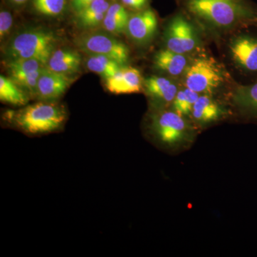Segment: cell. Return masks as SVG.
<instances>
[{"label": "cell", "instance_id": "cell-9", "mask_svg": "<svg viewBox=\"0 0 257 257\" xmlns=\"http://www.w3.org/2000/svg\"><path fill=\"white\" fill-rule=\"evenodd\" d=\"M73 81L70 76L56 73L45 67L39 78L36 99L57 102Z\"/></svg>", "mask_w": 257, "mask_h": 257}, {"label": "cell", "instance_id": "cell-17", "mask_svg": "<svg viewBox=\"0 0 257 257\" xmlns=\"http://www.w3.org/2000/svg\"><path fill=\"white\" fill-rule=\"evenodd\" d=\"M110 5L108 0H94L87 8L77 13V25L86 30L102 25Z\"/></svg>", "mask_w": 257, "mask_h": 257}, {"label": "cell", "instance_id": "cell-10", "mask_svg": "<svg viewBox=\"0 0 257 257\" xmlns=\"http://www.w3.org/2000/svg\"><path fill=\"white\" fill-rule=\"evenodd\" d=\"M157 28L158 20L155 12L145 9L130 17L126 32L133 41L146 44L155 36Z\"/></svg>", "mask_w": 257, "mask_h": 257}, {"label": "cell", "instance_id": "cell-24", "mask_svg": "<svg viewBox=\"0 0 257 257\" xmlns=\"http://www.w3.org/2000/svg\"><path fill=\"white\" fill-rule=\"evenodd\" d=\"M13 19L11 13L7 10H2L0 13V38L1 41L9 35L13 27Z\"/></svg>", "mask_w": 257, "mask_h": 257}, {"label": "cell", "instance_id": "cell-8", "mask_svg": "<svg viewBox=\"0 0 257 257\" xmlns=\"http://www.w3.org/2000/svg\"><path fill=\"white\" fill-rule=\"evenodd\" d=\"M165 42L166 48L182 55L195 50L199 43L192 24L182 15L175 17L167 25Z\"/></svg>", "mask_w": 257, "mask_h": 257}, {"label": "cell", "instance_id": "cell-20", "mask_svg": "<svg viewBox=\"0 0 257 257\" xmlns=\"http://www.w3.org/2000/svg\"><path fill=\"white\" fill-rule=\"evenodd\" d=\"M30 96L18 84L5 76H0V100L15 106H24L30 100Z\"/></svg>", "mask_w": 257, "mask_h": 257}, {"label": "cell", "instance_id": "cell-27", "mask_svg": "<svg viewBox=\"0 0 257 257\" xmlns=\"http://www.w3.org/2000/svg\"><path fill=\"white\" fill-rule=\"evenodd\" d=\"M10 1L13 4L20 5L25 4L26 2H28V0H10Z\"/></svg>", "mask_w": 257, "mask_h": 257}, {"label": "cell", "instance_id": "cell-5", "mask_svg": "<svg viewBox=\"0 0 257 257\" xmlns=\"http://www.w3.org/2000/svg\"><path fill=\"white\" fill-rule=\"evenodd\" d=\"M226 76L220 64L214 59L198 57L186 69L184 85L199 94L209 95L224 84Z\"/></svg>", "mask_w": 257, "mask_h": 257}, {"label": "cell", "instance_id": "cell-21", "mask_svg": "<svg viewBox=\"0 0 257 257\" xmlns=\"http://www.w3.org/2000/svg\"><path fill=\"white\" fill-rule=\"evenodd\" d=\"M85 65L91 72L99 74L104 80L114 76L122 66L117 62L103 55H88Z\"/></svg>", "mask_w": 257, "mask_h": 257}, {"label": "cell", "instance_id": "cell-26", "mask_svg": "<svg viewBox=\"0 0 257 257\" xmlns=\"http://www.w3.org/2000/svg\"><path fill=\"white\" fill-rule=\"evenodd\" d=\"M94 1V0H71L74 10L77 13L87 8Z\"/></svg>", "mask_w": 257, "mask_h": 257}, {"label": "cell", "instance_id": "cell-18", "mask_svg": "<svg viewBox=\"0 0 257 257\" xmlns=\"http://www.w3.org/2000/svg\"><path fill=\"white\" fill-rule=\"evenodd\" d=\"M236 106L248 117L257 120V80L248 85H239L233 93Z\"/></svg>", "mask_w": 257, "mask_h": 257}, {"label": "cell", "instance_id": "cell-7", "mask_svg": "<svg viewBox=\"0 0 257 257\" xmlns=\"http://www.w3.org/2000/svg\"><path fill=\"white\" fill-rule=\"evenodd\" d=\"M7 70L10 79L18 84L30 96L36 99L37 84L45 64L35 59H15L8 60Z\"/></svg>", "mask_w": 257, "mask_h": 257}, {"label": "cell", "instance_id": "cell-3", "mask_svg": "<svg viewBox=\"0 0 257 257\" xmlns=\"http://www.w3.org/2000/svg\"><path fill=\"white\" fill-rule=\"evenodd\" d=\"M57 41L58 39L55 32L48 29H27L11 39L5 53L8 60L35 59L47 65Z\"/></svg>", "mask_w": 257, "mask_h": 257}, {"label": "cell", "instance_id": "cell-22", "mask_svg": "<svg viewBox=\"0 0 257 257\" xmlns=\"http://www.w3.org/2000/svg\"><path fill=\"white\" fill-rule=\"evenodd\" d=\"M199 96V93L187 87L178 91L172 104L173 111L183 116L190 115Z\"/></svg>", "mask_w": 257, "mask_h": 257}, {"label": "cell", "instance_id": "cell-12", "mask_svg": "<svg viewBox=\"0 0 257 257\" xmlns=\"http://www.w3.org/2000/svg\"><path fill=\"white\" fill-rule=\"evenodd\" d=\"M104 81L106 89L113 94L138 93L144 87V79L140 70L126 66L121 67L114 76Z\"/></svg>", "mask_w": 257, "mask_h": 257}, {"label": "cell", "instance_id": "cell-19", "mask_svg": "<svg viewBox=\"0 0 257 257\" xmlns=\"http://www.w3.org/2000/svg\"><path fill=\"white\" fill-rule=\"evenodd\" d=\"M130 17L126 7L120 3H113L104 17L103 28L111 35L122 34L126 31Z\"/></svg>", "mask_w": 257, "mask_h": 257}, {"label": "cell", "instance_id": "cell-13", "mask_svg": "<svg viewBox=\"0 0 257 257\" xmlns=\"http://www.w3.org/2000/svg\"><path fill=\"white\" fill-rule=\"evenodd\" d=\"M144 88L147 95L158 107L172 104L178 92V88L171 79L152 76L144 79Z\"/></svg>", "mask_w": 257, "mask_h": 257}, {"label": "cell", "instance_id": "cell-23", "mask_svg": "<svg viewBox=\"0 0 257 257\" xmlns=\"http://www.w3.org/2000/svg\"><path fill=\"white\" fill-rule=\"evenodd\" d=\"M32 6L38 14L57 17L63 14L67 0H32Z\"/></svg>", "mask_w": 257, "mask_h": 257}, {"label": "cell", "instance_id": "cell-16", "mask_svg": "<svg viewBox=\"0 0 257 257\" xmlns=\"http://www.w3.org/2000/svg\"><path fill=\"white\" fill-rule=\"evenodd\" d=\"M224 114L222 107L208 94L199 96L191 113L193 119L202 124L217 121Z\"/></svg>", "mask_w": 257, "mask_h": 257}, {"label": "cell", "instance_id": "cell-14", "mask_svg": "<svg viewBox=\"0 0 257 257\" xmlns=\"http://www.w3.org/2000/svg\"><path fill=\"white\" fill-rule=\"evenodd\" d=\"M82 57L79 52L69 49H60L51 55L46 67L56 73L71 76L80 69Z\"/></svg>", "mask_w": 257, "mask_h": 257}, {"label": "cell", "instance_id": "cell-15", "mask_svg": "<svg viewBox=\"0 0 257 257\" xmlns=\"http://www.w3.org/2000/svg\"><path fill=\"white\" fill-rule=\"evenodd\" d=\"M153 62L157 69L172 76L183 73L189 65L185 55L172 52L167 48L157 52Z\"/></svg>", "mask_w": 257, "mask_h": 257}, {"label": "cell", "instance_id": "cell-1", "mask_svg": "<svg viewBox=\"0 0 257 257\" xmlns=\"http://www.w3.org/2000/svg\"><path fill=\"white\" fill-rule=\"evenodd\" d=\"M4 119L23 133L38 136L60 131L67 121V112L65 107L57 102L39 101L18 110H8Z\"/></svg>", "mask_w": 257, "mask_h": 257}, {"label": "cell", "instance_id": "cell-25", "mask_svg": "<svg viewBox=\"0 0 257 257\" xmlns=\"http://www.w3.org/2000/svg\"><path fill=\"white\" fill-rule=\"evenodd\" d=\"M121 4L126 8L133 10H145L150 0H121Z\"/></svg>", "mask_w": 257, "mask_h": 257}, {"label": "cell", "instance_id": "cell-4", "mask_svg": "<svg viewBox=\"0 0 257 257\" xmlns=\"http://www.w3.org/2000/svg\"><path fill=\"white\" fill-rule=\"evenodd\" d=\"M150 130L162 146L176 148L192 140V128L184 116L175 111H159L151 116Z\"/></svg>", "mask_w": 257, "mask_h": 257}, {"label": "cell", "instance_id": "cell-11", "mask_svg": "<svg viewBox=\"0 0 257 257\" xmlns=\"http://www.w3.org/2000/svg\"><path fill=\"white\" fill-rule=\"evenodd\" d=\"M231 56L239 67L249 72H257V38L251 35L236 37L229 46Z\"/></svg>", "mask_w": 257, "mask_h": 257}, {"label": "cell", "instance_id": "cell-6", "mask_svg": "<svg viewBox=\"0 0 257 257\" xmlns=\"http://www.w3.org/2000/svg\"><path fill=\"white\" fill-rule=\"evenodd\" d=\"M74 43L88 55L106 56L122 67L126 66L130 59L127 46L109 32H87L76 37Z\"/></svg>", "mask_w": 257, "mask_h": 257}, {"label": "cell", "instance_id": "cell-2", "mask_svg": "<svg viewBox=\"0 0 257 257\" xmlns=\"http://www.w3.org/2000/svg\"><path fill=\"white\" fill-rule=\"evenodd\" d=\"M187 8L194 16L216 28L257 23L256 10L246 0H187Z\"/></svg>", "mask_w": 257, "mask_h": 257}]
</instances>
